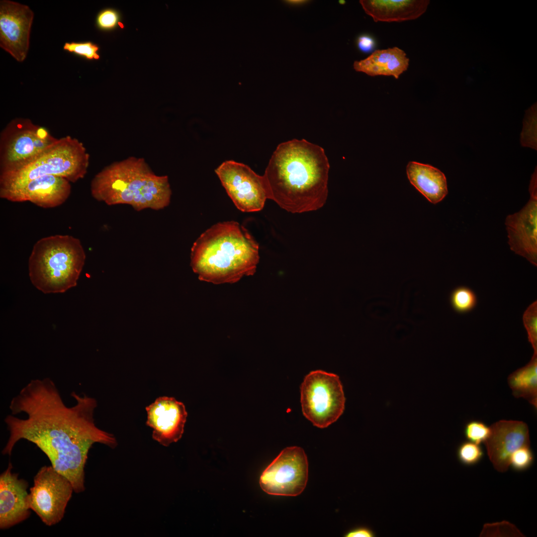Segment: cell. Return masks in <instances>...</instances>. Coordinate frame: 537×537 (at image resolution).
Segmentation results:
<instances>
[{
  "mask_svg": "<svg viewBox=\"0 0 537 537\" xmlns=\"http://www.w3.org/2000/svg\"><path fill=\"white\" fill-rule=\"evenodd\" d=\"M71 396L76 403L68 407L51 378L31 380L10 401L11 414L4 420L9 437L1 453L10 455L20 440L34 444L79 493L85 490V467L92 446L114 448L117 442L113 435L95 425L94 398L74 391Z\"/></svg>",
  "mask_w": 537,
  "mask_h": 537,
  "instance_id": "obj_1",
  "label": "cell"
},
{
  "mask_svg": "<svg viewBox=\"0 0 537 537\" xmlns=\"http://www.w3.org/2000/svg\"><path fill=\"white\" fill-rule=\"evenodd\" d=\"M330 164L324 149L305 139L279 144L263 175L269 199L292 213L316 210L328 194Z\"/></svg>",
  "mask_w": 537,
  "mask_h": 537,
  "instance_id": "obj_2",
  "label": "cell"
},
{
  "mask_svg": "<svg viewBox=\"0 0 537 537\" xmlns=\"http://www.w3.org/2000/svg\"><path fill=\"white\" fill-rule=\"evenodd\" d=\"M259 249L258 243L243 226L234 221L219 222L193 243L190 266L202 281L235 283L255 273Z\"/></svg>",
  "mask_w": 537,
  "mask_h": 537,
  "instance_id": "obj_3",
  "label": "cell"
},
{
  "mask_svg": "<svg viewBox=\"0 0 537 537\" xmlns=\"http://www.w3.org/2000/svg\"><path fill=\"white\" fill-rule=\"evenodd\" d=\"M90 189L97 201L128 205L138 211L163 209L172 196L168 176L157 175L144 158L134 156L105 167L93 178Z\"/></svg>",
  "mask_w": 537,
  "mask_h": 537,
  "instance_id": "obj_4",
  "label": "cell"
},
{
  "mask_svg": "<svg viewBox=\"0 0 537 537\" xmlns=\"http://www.w3.org/2000/svg\"><path fill=\"white\" fill-rule=\"evenodd\" d=\"M80 240L69 235L39 239L29 258L30 279L45 294L63 293L76 286L86 260Z\"/></svg>",
  "mask_w": 537,
  "mask_h": 537,
  "instance_id": "obj_5",
  "label": "cell"
},
{
  "mask_svg": "<svg viewBox=\"0 0 537 537\" xmlns=\"http://www.w3.org/2000/svg\"><path fill=\"white\" fill-rule=\"evenodd\" d=\"M90 155L78 139L67 136L22 163L0 171V188L17 185L45 175L75 182L87 174Z\"/></svg>",
  "mask_w": 537,
  "mask_h": 537,
  "instance_id": "obj_6",
  "label": "cell"
},
{
  "mask_svg": "<svg viewBox=\"0 0 537 537\" xmlns=\"http://www.w3.org/2000/svg\"><path fill=\"white\" fill-rule=\"evenodd\" d=\"M345 400L339 377L334 373L312 371L300 386L303 414L319 428H326L339 418L345 409Z\"/></svg>",
  "mask_w": 537,
  "mask_h": 537,
  "instance_id": "obj_7",
  "label": "cell"
},
{
  "mask_svg": "<svg viewBox=\"0 0 537 537\" xmlns=\"http://www.w3.org/2000/svg\"><path fill=\"white\" fill-rule=\"evenodd\" d=\"M57 140L29 119H12L0 133V171L31 159Z\"/></svg>",
  "mask_w": 537,
  "mask_h": 537,
  "instance_id": "obj_8",
  "label": "cell"
},
{
  "mask_svg": "<svg viewBox=\"0 0 537 537\" xmlns=\"http://www.w3.org/2000/svg\"><path fill=\"white\" fill-rule=\"evenodd\" d=\"M28 502L43 523L52 526L63 518L73 491L71 482L52 465L44 466L34 477Z\"/></svg>",
  "mask_w": 537,
  "mask_h": 537,
  "instance_id": "obj_9",
  "label": "cell"
},
{
  "mask_svg": "<svg viewBox=\"0 0 537 537\" xmlns=\"http://www.w3.org/2000/svg\"><path fill=\"white\" fill-rule=\"evenodd\" d=\"M308 477V462L303 448L297 446L284 448L265 469L260 485L267 493L278 496H296L306 487Z\"/></svg>",
  "mask_w": 537,
  "mask_h": 537,
  "instance_id": "obj_10",
  "label": "cell"
},
{
  "mask_svg": "<svg viewBox=\"0 0 537 537\" xmlns=\"http://www.w3.org/2000/svg\"><path fill=\"white\" fill-rule=\"evenodd\" d=\"M215 172L239 210L253 212L263 209L269 199L264 176L258 175L246 165L232 160L223 162Z\"/></svg>",
  "mask_w": 537,
  "mask_h": 537,
  "instance_id": "obj_11",
  "label": "cell"
},
{
  "mask_svg": "<svg viewBox=\"0 0 537 537\" xmlns=\"http://www.w3.org/2000/svg\"><path fill=\"white\" fill-rule=\"evenodd\" d=\"M530 198L519 212L507 216L508 244L515 254L537 266V174L532 175L529 186Z\"/></svg>",
  "mask_w": 537,
  "mask_h": 537,
  "instance_id": "obj_12",
  "label": "cell"
},
{
  "mask_svg": "<svg viewBox=\"0 0 537 537\" xmlns=\"http://www.w3.org/2000/svg\"><path fill=\"white\" fill-rule=\"evenodd\" d=\"M33 18L34 13L28 6L9 0L0 1V47L18 62L27 57Z\"/></svg>",
  "mask_w": 537,
  "mask_h": 537,
  "instance_id": "obj_13",
  "label": "cell"
},
{
  "mask_svg": "<svg viewBox=\"0 0 537 537\" xmlns=\"http://www.w3.org/2000/svg\"><path fill=\"white\" fill-rule=\"evenodd\" d=\"M71 191L70 182L65 178L45 175L19 185L0 188V197L11 202L29 201L49 208L64 203Z\"/></svg>",
  "mask_w": 537,
  "mask_h": 537,
  "instance_id": "obj_14",
  "label": "cell"
},
{
  "mask_svg": "<svg viewBox=\"0 0 537 537\" xmlns=\"http://www.w3.org/2000/svg\"><path fill=\"white\" fill-rule=\"evenodd\" d=\"M146 425L152 429L153 439L168 447L182 437L187 416L185 406L173 397L162 396L146 407Z\"/></svg>",
  "mask_w": 537,
  "mask_h": 537,
  "instance_id": "obj_15",
  "label": "cell"
},
{
  "mask_svg": "<svg viewBox=\"0 0 537 537\" xmlns=\"http://www.w3.org/2000/svg\"><path fill=\"white\" fill-rule=\"evenodd\" d=\"M490 427V435L484 443L487 454L494 468L505 472L513 452L523 446H530L528 427L522 421L501 420Z\"/></svg>",
  "mask_w": 537,
  "mask_h": 537,
  "instance_id": "obj_16",
  "label": "cell"
},
{
  "mask_svg": "<svg viewBox=\"0 0 537 537\" xmlns=\"http://www.w3.org/2000/svg\"><path fill=\"white\" fill-rule=\"evenodd\" d=\"M10 461L0 475V529L10 528L30 515L27 489L28 482L11 472Z\"/></svg>",
  "mask_w": 537,
  "mask_h": 537,
  "instance_id": "obj_17",
  "label": "cell"
},
{
  "mask_svg": "<svg viewBox=\"0 0 537 537\" xmlns=\"http://www.w3.org/2000/svg\"><path fill=\"white\" fill-rule=\"evenodd\" d=\"M365 13L375 22H400L415 19L427 10V0H360Z\"/></svg>",
  "mask_w": 537,
  "mask_h": 537,
  "instance_id": "obj_18",
  "label": "cell"
},
{
  "mask_svg": "<svg viewBox=\"0 0 537 537\" xmlns=\"http://www.w3.org/2000/svg\"><path fill=\"white\" fill-rule=\"evenodd\" d=\"M409 65L406 53L397 47L376 50L369 56L354 63L355 71L370 76H386L398 79Z\"/></svg>",
  "mask_w": 537,
  "mask_h": 537,
  "instance_id": "obj_19",
  "label": "cell"
},
{
  "mask_svg": "<svg viewBox=\"0 0 537 537\" xmlns=\"http://www.w3.org/2000/svg\"><path fill=\"white\" fill-rule=\"evenodd\" d=\"M406 173L410 183L431 203L437 204L447 195L446 176L438 169L428 164L410 162Z\"/></svg>",
  "mask_w": 537,
  "mask_h": 537,
  "instance_id": "obj_20",
  "label": "cell"
},
{
  "mask_svg": "<svg viewBox=\"0 0 537 537\" xmlns=\"http://www.w3.org/2000/svg\"><path fill=\"white\" fill-rule=\"evenodd\" d=\"M508 384L516 398L526 399L536 409L537 407V354L533 355L525 366L513 372L508 377Z\"/></svg>",
  "mask_w": 537,
  "mask_h": 537,
  "instance_id": "obj_21",
  "label": "cell"
},
{
  "mask_svg": "<svg viewBox=\"0 0 537 537\" xmlns=\"http://www.w3.org/2000/svg\"><path fill=\"white\" fill-rule=\"evenodd\" d=\"M477 302L475 292L465 286L455 288L449 296L451 306L458 313L464 314L471 311L476 307Z\"/></svg>",
  "mask_w": 537,
  "mask_h": 537,
  "instance_id": "obj_22",
  "label": "cell"
},
{
  "mask_svg": "<svg viewBox=\"0 0 537 537\" xmlns=\"http://www.w3.org/2000/svg\"><path fill=\"white\" fill-rule=\"evenodd\" d=\"M456 455L459 461L466 466H472L482 459L484 452L480 445L469 441L461 443L457 447Z\"/></svg>",
  "mask_w": 537,
  "mask_h": 537,
  "instance_id": "obj_23",
  "label": "cell"
},
{
  "mask_svg": "<svg viewBox=\"0 0 537 537\" xmlns=\"http://www.w3.org/2000/svg\"><path fill=\"white\" fill-rule=\"evenodd\" d=\"M537 103L532 105L526 111L524 126L521 136V143L523 146L532 147L537 149V141L533 139L531 135L536 136Z\"/></svg>",
  "mask_w": 537,
  "mask_h": 537,
  "instance_id": "obj_24",
  "label": "cell"
},
{
  "mask_svg": "<svg viewBox=\"0 0 537 537\" xmlns=\"http://www.w3.org/2000/svg\"><path fill=\"white\" fill-rule=\"evenodd\" d=\"M490 427L484 422L476 420L467 422L464 427L466 439L471 442L480 445L484 443L490 434Z\"/></svg>",
  "mask_w": 537,
  "mask_h": 537,
  "instance_id": "obj_25",
  "label": "cell"
},
{
  "mask_svg": "<svg viewBox=\"0 0 537 537\" xmlns=\"http://www.w3.org/2000/svg\"><path fill=\"white\" fill-rule=\"evenodd\" d=\"M523 321L527 332L528 341L533 348L534 353L537 354V301L530 304L524 312Z\"/></svg>",
  "mask_w": 537,
  "mask_h": 537,
  "instance_id": "obj_26",
  "label": "cell"
},
{
  "mask_svg": "<svg viewBox=\"0 0 537 537\" xmlns=\"http://www.w3.org/2000/svg\"><path fill=\"white\" fill-rule=\"evenodd\" d=\"M480 537H524L521 532L513 524L503 521L485 524Z\"/></svg>",
  "mask_w": 537,
  "mask_h": 537,
  "instance_id": "obj_27",
  "label": "cell"
},
{
  "mask_svg": "<svg viewBox=\"0 0 537 537\" xmlns=\"http://www.w3.org/2000/svg\"><path fill=\"white\" fill-rule=\"evenodd\" d=\"M534 459L530 446H523L513 452L511 455L509 466L517 471H522L531 467Z\"/></svg>",
  "mask_w": 537,
  "mask_h": 537,
  "instance_id": "obj_28",
  "label": "cell"
},
{
  "mask_svg": "<svg viewBox=\"0 0 537 537\" xmlns=\"http://www.w3.org/2000/svg\"><path fill=\"white\" fill-rule=\"evenodd\" d=\"M63 49L89 60H97L99 58L98 47L91 42H66L63 46Z\"/></svg>",
  "mask_w": 537,
  "mask_h": 537,
  "instance_id": "obj_29",
  "label": "cell"
},
{
  "mask_svg": "<svg viewBox=\"0 0 537 537\" xmlns=\"http://www.w3.org/2000/svg\"><path fill=\"white\" fill-rule=\"evenodd\" d=\"M120 17L118 12L111 8L101 10L97 15L96 23L98 27L104 30H110L116 27Z\"/></svg>",
  "mask_w": 537,
  "mask_h": 537,
  "instance_id": "obj_30",
  "label": "cell"
},
{
  "mask_svg": "<svg viewBox=\"0 0 537 537\" xmlns=\"http://www.w3.org/2000/svg\"><path fill=\"white\" fill-rule=\"evenodd\" d=\"M357 45L360 51L368 53L374 49L375 42L371 36L366 34H361L357 39Z\"/></svg>",
  "mask_w": 537,
  "mask_h": 537,
  "instance_id": "obj_31",
  "label": "cell"
},
{
  "mask_svg": "<svg viewBox=\"0 0 537 537\" xmlns=\"http://www.w3.org/2000/svg\"><path fill=\"white\" fill-rule=\"evenodd\" d=\"M374 533L370 529L361 527L349 531L345 536L346 537H373Z\"/></svg>",
  "mask_w": 537,
  "mask_h": 537,
  "instance_id": "obj_32",
  "label": "cell"
},
{
  "mask_svg": "<svg viewBox=\"0 0 537 537\" xmlns=\"http://www.w3.org/2000/svg\"><path fill=\"white\" fill-rule=\"evenodd\" d=\"M309 1L306 0H286V3L292 6H299L306 4Z\"/></svg>",
  "mask_w": 537,
  "mask_h": 537,
  "instance_id": "obj_33",
  "label": "cell"
},
{
  "mask_svg": "<svg viewBox=\"0 0 537 537\" xmlns=\"http://www.w3.org/2000/svg\"><path fill=\"white\" fill-rule=\"evenodd\" d=\"M339 3H340L341 4L343 5V4H344L346 3V1L343 0H339Z\"/></svg>",
  "mask_w": 537,
  "mask_h": 537,
  "instance_id": "obj_34",
  "label": "cell"
}]
</instances>
